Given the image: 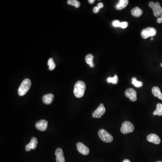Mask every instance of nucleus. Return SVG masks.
Returning a JSON list of instances; mask_svg holds the SVG:
<instances>
[{"label":"nucleus","mask_w":162,"mask_h":162,"mask_svg":"<svg viewBox=\"0 0 162 162\" xmlns=\"http://www.w3.org/2000/svg\"><path fill=\"white\" fill-rule=\"evenodd\" d=\"M86 90V85L84 81H78L75 84L74 93L77 98H81L84 96Z\"/></svg>","instance_id":"nucleus-1"},{"label":"nucleus","mask_w":162,"mask_h":162,"mask_svg":"<svg viewBox=\"0 0 162 162\" xmlns=\"http://www.w3.org/2000/svg\"><path fill=\"white\" fill-rule=\"evenodd\" d=\"M31 86V80L28 78L23 80L18 88V94L19 96H24L25 95L30 89Z\"/></svg>","instance_id":"nucleus-2"},{"label":"nucleus","mask_w":162,"mask_h":162,"mask_svg":"<svg viewBox=\"0 0 162 162\" xmlns=\"http://www.w3.org/2000/svg\"><path fill=\"white\" fill-rule=\"evenodd\" d=\"M98 136L103 142L110 143L113 141V137L105 130L100 129L98 131Z\"/></svg>","instance_id":"nucleus-3"},{"label":"nucleus","mask_w":162,"mask_h":162,"mask_svg":"<svg viewBox=\"0 0 162 162\" xmlns=\"http://www.w3.org/2000/svg\"><path fill=\"white\" fill-rule=\"evenodd\" d=\"M149 7H150L153 11L154 15L156 17L160 16L162 14V7L159 2L154 3L151 2L149 3Z\"/></svg>","instance_id":"nucleus-4"},{"label":"nucleus","mask_w":162,"mask_h":162,"mask_svg":"<svg viewBox=\"0 0 162 162\" xmlns=\"http://www.w3.org/2000/svg\"><path fill=\"white\" fill-rule=\"evenodd\" d=\"M134 130V126L132 123L129 121H125L122 124V127L120 128L121 132L124 134L131 133Z\"/></svg>","instance_id":"nucleus-5"},{"label":"nucleus","mask_w":162,"mask_h":162,"mask_svg":"<svg viewBox=\"0 0 162 162\" xmlns=\"http://www.w3.org/2000/svg\"><path fill=\"white\" fill-rule=\"evenodd\" d=\"M157 31L153 28L148 27L143 29L141 32V36L143 38L146 39L150 37H153L156 35Z\"/></svg>","instance_id":"nucleus-6"},{"label":"nucleus","mask_w":162,"mask_h":162,"mask_svg":"<svg viewBox=\"0 0 162 162\" xmlns=\"http://www.w3.org/2000/svg\"><path fill=\"white\" fill-rule=\"evenodd\" d=\"M105 111L106 109L104 107V105L103 104H101L97 110L93 112L92 113V117L94 118H101L104 114Z\"/></svg>","instance_id":"nucleus-7"},{"label":"nucleus","mask_w":162,"mask_h":162,"mask_svg":"<svg viewBox=\"0 0 162 162\" xmlns=\"http://www.w3.org/2000/svg\"><path fill=\"white\" fill-rule=\"evenodd\" d=\"M125 95L127 97L129 98L131 101L135 102L137 101V92L134 89H127L125 92Z\"/></svg>","instance_id":"nucleus-8"},{"label":"nucleus","mask_w":162,"mask_h":162,"mask_svg":"<svg viewBox=\"0 0 162 162\" xmlns=\"http://www.w3.org/2000/svg\"><path fill=\"white\" fill-rule=\"evenodd\" d=\"M48 126V122L47 120H41L36 123L35 127L40 131H44L47 130Z\"/></svg>","instance_id":"nucleus-9"},{"label":"nucleus","mask_w":162,"mask_h":162,"mask_svg":"<svg viewBox=\"0 0 162 162\" xmlns=\"http://www.w3.org/2000/svg\"><path fill=\"white\" fill-rule=\"evenodd\" d=\"M77 149L80 153L83 155H87L89 154V148L81 142H78L77 144Z\"/></svg>","instance_id":"nucleus-10"},{"label":"nucleus","mask_w":162,"mask_h":162,"mask_svg":"<svg viewBox=\"0 0 162 162\" xmlns=\"http://www.w3.org/2000/svg\"><path fill=\"white\" fill-rule=\"evenodd\" d=\"M147 140L149 142L156 145L160 144L161 142L160 137L155 134H150L148 135L147 137Z\"/></svg>","instance_id":"nucleus-11"},{"label":"nucleus","mask_w":162,"mask_h":162,"mask_svg":"<svg viewBox=\"0 0 162 162\" xmlns=\"http://www.w3.org/2000/svg\"><path fill=\"white\" fill-rule=\"evenodd\" d=\"M38 144V141L37 138L32 137L29 144L26 146L25 150L27 151H30L32 149L35 150L37 148V144Z\"/></svg>","instance_id":"nucleus-12"},{"label":"nucleus","mask_w":162,"mask_h":162,"mask_svg":"<svg viewBox=\"0 0 162 162\" xmlns=\"http://www.w3.org/2000/svg\"><path fill=\"white\" fill-rule=\"evenodd\" d=\"M55 155L56 157V162H65L63 151L61 148L56 149L55 152Z\"/></svg>","instance_id":"nucleus-13"},{"label":"nucleus","mask_w":162,"mask_h":162,"mask_svg":"<svg viewBox=\"0 0 162 162\" xmlns=\"http://www.w3.org/2000/svg\"><path fill=\"white\" fill-rule=\"evenodd\" d=\"M54 96L53 94H48L47 95H44L42 97V101L43 103L46 104H50L53 101Z\"/></svg>","instance_id":"nucleus-14"},{"label":"nucleus","mask_w":162,"mask_h":162,"mask_svg":"<svg viewBox=\"0 0 162 162\" xmlns=\"http://www.w3.org/2000/svg\"><path fill=\"white\" fill-rule=\"evenodd\" d=\"M129 1L128 0H120L119 2L116 5L115 7L117 10H121L125 8L128 4Z\"/></svg>","instance_id":"nucleus-15"},{"label":"nucleus","mask_w":162,"mask_h":162,"mask_svg":"<svg viewBox=\"0 0 162 162\" xmlns=\"http://www.w3.org/2000/svg\"><path fill=\"white\" fill-rule=\"evenodd\" d=\"M152 92L154 97H158L159 99L162 101V94L160 88L157 87H154L152 89Z\"/></svg>","instance_id":"nucleus-16"},{"label":"nucleus","mask_w":162,"mask_h":162,"mask_svg":"<svg viewBox=\"0 0 162 162\" xmlns=\"http://www.w3.org/2000/svg\"><path fill=\"white\" fill-rule=\"evenodd\" d=\"M131 13L133 16L139 17L143 13L142 10L138 7H135L131 10Z\"/></svg>","instance_id":"nucleus-17"},{"label":"nucleus","mask_w":162,"mask_h":162,"mask_svg":"<svg viewBox=\"0 0 162 162\" xmlns=\"http://www.w3.org/2000/svg\"><path fill=\"white\" fill-rule=\"evenodd\" d=\"M93 58H94V56L92 55L88 54L86 56V59H85L87 63L90 66L91 68L94 67V64L93 63Z\"/></svg>","instance_id":"nucleus-18"},{"label":"nucleus","mask_w":162,"mask_h":162,"mask_svg":"<svg viewBox=\"0 0 162 162\" xmlns=\"http://www.w3.org/2000/svg\"><path fill=\"white\" fill-rule=\"evenodd\" d=\"M154 115H158L161 116L162 115V104L158 103L157 104L156 109L153 113Z\"/></svg>","instance_id":"nucleus-19"},{"label":"nucleus","mask_w":162,"mask_h":162,"mask_svg":"<svg viewBox=\"0 0 162 162\" xmlns=\"http://www.w3.org/2000/svg\"><path fill=\"white\" fill-rule=\"evenodd\" d=\"M67 3L69 5H73L77 8H79L81 5L80 2L77 0H68L67 1Z\"/></svg>","instance_id":"nucleus-20"},{"label":"nucleus","mask_w":162,"mask_h":162,"mask_svg":"<svg viewBox=\"0 0 162 162\" xmlns=\"http://www.w3.org/2000/svg\"><path fill=\"white\" fill-rule=\"evenodd\" d=\"M106 81L109 83H112L114 84H117L118 82V77L117 75H115L114 77L108 78Z\"/></svg>","instance_id":"nucleus-21"},{"label":"nucleus","mask_w":162,"mask_h":162,"mask_svg":"<svg viewBox=\"0 0 162 162\" xmlns=\"http://www.w3.org/2000/svg\"><path fill=\"white\" fill-rule=\"evenodd\" d=\"M132 83L134 85L135 87L137 88H141L143 85V83L141 81L137 80L136 78L134 77L132 78Z\"/></svg>","instance_id":"nucleus-22"},{"label":"nucleus","mask_w":162,"mask_h":162,"mask_svg":"<svg viewBox=\"0 0 162 162\" xmlns=\"http://www.w3.org/2000/svg\"><path fill=\"white\" fill-rule=\"evenodd\" d=\"M48 65L49 67V68L50 70L52 71L55 68V65L54 62L53 61V59L52 58H50L48 61Z\"/></svg>","instance_id":"nucleus-23"},{"label":"nucleus","mask_w":162,"mask_h":162,"mask_svg":"<svg viewBox=\"0 0 162 162\" xmlns=\"http://www.w3.org/2000/svg\"><path fill=\"white\" fill-rule=\"evenodd\" d=\"M120 24L121 23L117 20H114L113 22V25L115 27H120Z\"/></svg>","instance_id":"nucleus-24"},{"label":"nucleus","mask_w":162,"mask_h":162,"mask_svg":"<svg viewBox=\"0 0 162 162\" xmlns=\"http://www.w3.org/2000/svg\"><path fill=\"white\" fill-rule=\"evenodd\" d=\"M128 24L127 22H121L120 24V27L122 28H126L128 26Z\"/></svg>","instance_id":"nucleus-25"},{"label":"nucleus","mask_w":162,"mask_h":162,"mask_svg":"<svg viewBox=\"0 0 162 162\" xmlns=\"http://www.w3.org/2000/svg\"><path fill=\"white\" fill-rule=\"evenodd\" d=\"M99 10H100V9L97 6H95L93 8V12L94 13H97L99 12Z\"/></svg>","instance_id":"nucleus-26"},{"label":"nucleus","mask_w":162,"mask_h":162,"mask_svg":"<svg viewBox=\"0 0 162 162\" xmlns=\"http://www.w3.org/2000/svg\"><path fill=\"white\" fill-rule=\"evenodd\" d=\"M97 7L99 8V9H101V8H103L104 7L103 4L102 2H100L97 5Z\"/></svg>","instance_id":"nucleus-27"},{"label":"nucleus","mask_w":162,"mask_h":162,"mask_svg":"<svg viewBox=\"0 0 162 162\" xmlns=\"http://www.w3.org/2000/svg\"><path fill=\"white\" fill-rule=\"evenodd\" d=\"M157 23H159V24L162 23V18H161V17L158 18V19H157Z\"/></svg>","instance_id":"nucleus-28"},{"label":"nucleus","mask_w":162,"mask_h":162,"mask_svg":"<svg viewBox=\"0 0 162 162\" xmlns=\"http://www.w3.org/2000/svg\"><path fill=\"white\" fill-rule=\"evenodd\" d=\"M88 2L91 4H92L94 3L95 1L94 0H89Z\"/></svg>","instance_id":"nucleus-29"},{"label":"nucleus","mask_w":162,"mask_h":162,"mask_svg":"<svg viewBox=\"0 0 162 162\" xmlns=\"http://www.w3.org/2000/svg\"><path fill=\"white\" fill-rule=\"evenodd\" d=\"M123 162H131L129 160H127V159H125V160H124L123 161Z\"/></svg>","instance_id":"nucleus-30"},{"label":"nucleus","mask_w":162,"mask_h":162,"mask_svg":"<svg viewBox=\"0 0 162 162\" xmlns=\"http://www.w3.org/2000/svg\"><path fill=\"white\" fill-rule=\"evenodd\" d=\"M160 65H161V67H162V63Z\"/></svg>","instance_id":"nucleus-31"},{"label":"nucleus","mask_w":162,"mask_h":162,"mask_svg":"<svg viewBox=\"0 0 162 162\" xmlns=\"http://www.w3.org/2000/svg\"><path fill=\"white\" fill-rule=\"evenodd\" d=\"M161 18L162 19V14L161 15Z\"/></svg>","instance_id":"nucleus-32"},{"label":"nucleus","mask_w":162,"mask_h":162,"mask_svg":"<svg viewBox=\"0 0 162 162\" xmlns=\"http://www.w3.org/2000/svg\"><path fill=\"white\" fill-rule=\"evenodd\" d=\"M151 39L152 40H153V38H151Z\"/></svg>","instance_id":"nucleus-33"},{"label":"nucleus","mask_w":162,"mask_h":162,"mask_svg":"<svg viewBox=\"0 0 162 162\" xmlns=\"http://www.w3.org/2000/svg\"><path fill=\"white\" fill-rule=\"evenodd\" d=\"M157 162H162L161 161H157Z\"/></svg>","instance_id":"nucleus-34"}]
</instances>
